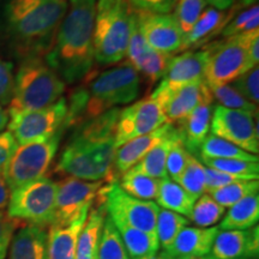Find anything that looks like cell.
I'll return each mask as SVG.
<instances>
[{"label": "cell", "mask_w": 259, "mask_h": 259, "mask_svg": "<svg viewBox=\"0 0 259 259\" xmlns=\"http://www.w3.org/2000/svg\"><path fill=\"white\" fill-rule=\"evenodd\" d=\"M89 210L82 212L66 226H50L48 231V259H76L77 240Z\"/></svg>", "instance_id": "d4e9b609"}, {"label": "cell", "mask_w": 259, "mask_h": 259, "mask_svg": "<svg viewBox=\"0 0 259 259\" xmlns=\"http://www.w3.org/2000/svg\"><path fill=\"white\" fill-rule=\"evenodd\" d=\"M177 184H179L191 196L198 199L206 191L205 166L198 158L190 154L185 169L177 180Z\"/></svg>", "instance_id": "d590c367"}, {"label": "cell", "mask_w": 259, "mask_h": 259, "mask_svg": "<svg viewBox=\"0 0 259 259\" xmlns=\"http://www.w3.org/2000/svg\"><path fill=\"white\" fill-rule=\"evenodd\" d=\"M259 30L244 32L223 41L208 44L209 59L205 66L204 79L209 85L229 84L253 69L248 56V42Z\"/></svg>", "instance_id": "9c48e42d"}, {"label": "cell", "mask_w": 259, "mask_h": 259, "mask_svg": "<svg viewBox=\"0 0 259 259\" xmlns=\"http://www.w3.org/2000/svg\"><path fill=\"white\" fill-rule=\"evenodd\" d=\"M150 96L161 105L167 121L173 124L184 120L204 99L211 96V93L208 84L203 80L187 84L171 93H166L157 87Z\"/></svg>", "instance_id": "e0dca14e"}, {"label": "cell", "mask_w": 259, "mask_h": 259, "mask_svg": "<svg viewBox=\"0 0 259 259\" xmlns=\"http://www.w3.org/2000/svg\"><path fill=\"white\" fill-rule=\"evenodd\" d=\"M205 8V0H177L173 17L184 32V36L193 28Z\"/></svg>", "instance_id": "ab89813d"}, {"label": "cell", "mask_w": 259, "mask_h": 259, "mask_svg": "<svg viewBox=\"0 0 259 259\" xmlns=\"http://www.w3.org/2000/svg\"><path fill=\"white\" fill-rule=\"evenodd\" d=\"M119 179L118 185L128 196L141 200L156 199L161 179L134 173L131 170L126 171Z\"/></svg>", "instance_id": "1f68e13d"}, {"label": "cell", "mask_w": 259, "mask_h": 259, "mask_svg": "<svg viewBox=\"0 0 259 259\" xmlns=\"http://www.w3.org/2000/svg\"><path fill=\"white\" fill-rule=\"evenodd\" d=\"M179 137V128L173 125V127L169 130V132L136 166H134L128 170L134 171V173H139L143 174V176L155 178V179H164V178H168L166 173V160L171 145H173L174 142Z\"/></svg>", "instance_id": "484cf974"}, {"label": "cell", "mask_w": 259, "mask_h": 259, "mask_svg": "<svg viewBox=\"0 0 259 259\" xmlns=\"http://www.w3.org/2000/svg\"><path fill=\"white\" fill-rule=\"evenodd\" d=\"M254 30H259V6L257 4L241 11L236 17H233L221 34L225 38H228Z\"/></svg>", "instance_id": "60d3db41"}, {"label": "cell", "mask_w": 259, "mask_h": 259, "mask_svg": "<svg viewBox=\"0 0 259 259\" xmlns=\"http://www.w3.org/2000/svg\"><path fill=\"white\" fill-rule=\"evenodd\" d=\"M46 54V63L65 84L82 82L93 71L96 0H70V9Z\"/></svg>", "instance_id": "7a4b0ae2"}, {"label": "cell", "mask_w": 259, "mask_h": 259, "mask_svg": "<svg viewBox=\"0 0 259 259\" xmlns=\"http://www.w3.org/2000/svg\"><path fill=\"white\" fill-rule=\"evenodd\" d=\"M103 186V181H87L67 177L58 183L52 226H66L73 222L83 211L92 208L97 193Z\"/></svg>", "instance_id": "5bb4252c"}, {"label": "cell", "mask_w": 259, "mask_h": 259, "mask_svg": "<svg viewBox=\"0 0 259 259\" xmlns=\"http://www.w3.org/2000/svg\"><path fill=\"white\" fill-rule=\"evenodd\" d=\"M136 17L139 31L153 50L169 56L183 50L184 32L173 15L136 10Z\"/></svg>", "instance_id": "9a60e30c"}, {"label": "cell", "mask_w": 259, "mask_h": 259, "mask_svg": "<svg viewBox=\"0 0 259 259\" xmlns=\"http://www.w3.org/2000/svg\"><path fill=\"white\" fill-rule=\"evenodd\" d=\"M233 87L241 94L245 99L257 106L259 101V70L258 66L242 74L233 82Z\"/></svg>", "instance_id": "7bdbcfd3"}, {"label": "cell", "mask_w": 259, "mask_h": 259, "mask_svg": "<svg viewBox=\"0 0 259 259\" xmlns=\"http://www.w3.org/2000/svg\"><path fill=\"white\" fill-rule=\"evenodd\" d=\"M9 124V113L0 106V131H3L5 127H8Z\"/></svg>", "instance_id": "f5cc1de1"}, {"label": "cell", "mask_w": 259, "mask_h": 259, "mask_svg": "<svg viewBox=\"0 0 259 259\" xmlns=\"http://www.w3.org/2000/svg\"><path fill=\"white\" fill-rule=\"evenodd\" d=\"M17 145V142L10 132H0V170L4 171V168Z\"/></svg>", "instance_id": "c3c4849f"}, {"label": "cell", "mask_w": 259, "mask_h": 259, "mask_svg": "<svg viewBox=\"0 0 259 259\" xmlns=\"http://www.w3.org/2000/svg\"><path fill=\"white\" fill-rule=\"evenodd\" d=\"M190 153L184 147L183 141H181V136L174 142L171 145L169 153H168L166 160V173L167 177L170 180L176 181L179 179V177L185 169L187 160H189Z\"/></svg>", "instance_id": "b9f144b4"}, {"label": "cell", "mask_w": 259, "mask_h": 259, "mask_svg": "<svg viewBox=\"0 0 259 259\" xmlns=\"http://www.w3.org/2000/svg\"><path fill=\"white\" fill-rule=\"evenodd\" d=\"M66 115L67 101L60 97L45 108L9 114L8 128L18 145L45 141L64 128Z\"/></svg>", "instance_id": "8fae6325"}, {"label": "cell", "mask_w": 259, "mask_h": 259, "mask_svg": "<svg viewBox=\"0 0 259 259\" xmlns=\"http://www.w3.org/2000/svg\"><path fill=\"white\" fill-rule=\"evenodd\" d=\"M219 231V227L199 228L187 226L181 229L169 247L162 251L169 254L173 259L202 257L210 254Z\"/></svg>", "instance_id": "7402d4cb"}, {"label": "cell", "mask_w": 259, "mask_h": 259, "mask_svg": "<svg viewBox=\"0 0 259 259\" xmlns=\"http://www.w3.org/2000/svg\"><path fill=\"white\" fill-rule=\"evenodd\" d=\"M252 113L216 106L211 115L213 136L226 139L252 155L259 153L258 121Z\"/></svg>", "instance_id": "7c38bea8"}, {"label": "cell", "mask_w": 259, "mask_h": 259, "mask_svg": "<svg viewBox=\"0 0 259 259\" xmlns=\"http://www.w3.org/2000/svg\"><path fill=\"white\" fill-rule=\"evenodd\" d=\"M208 59L209 50L206 46L202 50L185 51L180 56L171 57L158 87L166 93H171L187 84L203 82L205 80L204 73Z\"/></svg>", "instance_id": "2e32d148"}, {"label": "cell", "mask_w": 259, "mask_h": 259, "mask_svg": "<svg viewBox=\"0 0 259 259\" xmlns=\"http://www.w3.org/2000/svg\"><path fill=\"white\" fill-rule=\"evenodd\" d=\"M64 131L65 130L61 128L45 141L17 145L4 168V176L10 191L46 176L59 149Z\"/></svg>", "instance_id": "52a82bcc"}, {"label": "cell", "mask_w": 259, "mask_h": 259, "mask_svg": "<svg viewBox=\"0 0 259 259\" xmlns=\"http://www.w3.org/2000/svg\"><path fill=\"white\" fill-rule=\"evenodd\" d=\"M71 93L65 130L76 127L116 106L135 101L141 90V77L130 63L105 71H92Z\"/></svg>", "instance_id": "3957f363"}, {"label": "cell", "mask_w": 259, "mask_h": 259, "mask_svg": "<svg viewBox=\"0 0 259 259\" xmlns=\"http://www.w3.org/2000/svg\"><path fill=\"white\" fill-rule=\"evenodd\" d=\"M137 11L151 14H169L173 11L177 0H126Z\"/></svg>", "instance_id": "f6af8a7d"}, {"label": "cell", "mask_w": 259, "mask_h": 259, "mask_svg": "<svg viewBox=\"0 0 259 259\" xmlns=\"http://www.w3.org/2000/svg\"><path fill=\"white\" fill-rule=\"evenodd\" d=\"M210 254L216 259H258V226L246 231H219Z\"/></svg>", "instance_id": "d6986e66"}, {"label": "cell", "mask_w": 259, "mask_h": 259, "mask_svg": "<svg viewBox=\"0 0 259 259\" xmlns=\"http://www.w3.org/2000/svg\"><path fill=\"white\" fill-rule=\"evenodd\" d=\"M125 57H127L128 63L137 70V72L143 74L151 84L157 82L163 76L171 59L169 54L161 53L149 46L139 31L137 23L132 29Z\"/></svg>", "instance_id": "ac0fdd59"}, {"label": "cell", "mask_w": 259, "mask_h": 259, "mask_svg": "<svg viewBox=\"0 0 259 259\" xmlns=\"http://www.w3.org/2000/svg\"><path fill=\"white\" fill-rule=\"evenodd\" d=\"M67 9V0H11L6 5L8 28L21 56H46Z\"/></svg>", "instance_id": "277c9868"}, {"label": "cell", "mask_w": 259, "mask_h": 259, "mask_svg": "<svg viewBox=\"0 0 259 259\" xmlns=\"http://www.w3.org/2000/svg\"><path fill=\"white\" fill-rule=\"evenodd\" d=\"M171 127L173 124L166 122L150 134L131 139L116 149L112 169L113 180L115 181L116 178H120V176L136 166L169 132Z\"/></svg>", "instance_id": "44dd1931"}, {"label": "cell", "mask_w": 259, "mask_h": 259, "mask_svg": "<svg viewBox=\"0 0 259 259\" xmlns=\"http://www.w3.org/2000/svg\"><path fill=\"white\" fill-rule=\"evenodd\" d=\"M226 209L212 199L208 193H204L194 203L189 220L199 228L215 227L225 216Z\"/></svg>", "instance_id": "e575fe53"}, {"label": "cell", "mask_w": 259, "mask_h": 259, "mask_svg": "<svg viewBox=\"0 0 259 259\" xmlns=\"http://www.w3.org/2000/svg\"><path fill=\"white\" fill-rule=\"evenodd\" d=\"M136 259H173L169 254H167L164 251H158L157 253L151 255H145V257L136 258Z\"/></svg>", "instance_id": "db71d44e"}, {"label": "cell", "mask_w": 259, "mask_h": 259, "mask_svg": "<svg viewBox=\"0 0 259 259\" xmlns=\"http://www.w3.org/2000/svg\"><path fill=\"white\" fill-rule=\"evenodd\" d=\"M96 259H130L121 236L107 212L97 247Z\"/></svg>", "instance_id": "d6a6232c"}, {"label": "cell", "mask_w": 259, "mask_h": 259, "mask_svg": "<svg viewBox=\"0 0 259 259\" xmlns=\"http://www.w3.org/2000/svg\"><path fill=\"white\" fill-rule=\"evenodd\" d=\"M57 191L58 183L46 177L18 187L11 191L6 213L25 225L50 227L54 220Z\"/></svg>", "instance_id": "ba28073f"}, {"label": "cell", "mask_w": 259, "mask_h": 259, "mask_svg": "<svg viewBox=\"0 0 259 259\" xmlns=\"http://www.w3.org/2000/svg\"><path fill=\"white\" fill-rule=\"evenodd\" d=\"M255 2H257V0H240V3H239V4H240L241 6H252V5H254L255 4Z\"/></svg>", "instance_id": "11a10c76"}, {"label": "cell", "mask_w": 259, "mask_h": 259, "mask_svg": "<svg viewBox=\"0 0 259 259\" xmlns=\"http://www.w3.org/2000/svg\"><path fill=\"white\" fill-rule=\"evenodd\" d=\"M259 190L258 180H241L236 183L229 184L218 189L209 194L212 197L215 202H218L223 208H231L235 203L240 202L246 197L257 194Z\"/></svg>", "instance_id": "8d00e7d4"}, {"label": "cell", "mask_w": 259, "mask_h": 259, "mask_svg": "<svg viewBox=\"0 0 259 259\" xmlns=\"http://www.w3.org/2000/svg\"><path fill=\"white\" fill-rule=\"evenodd\" d=\"M234 158V160L259 162L257 155H252L235 144L218 137L209 135L200 145L197 158Z\"/></svg>", "instance_id": "4dcf8cb0"}, {"label": "cell", "mask_w": 259, "mask_h": 259, "mask_svg": "<svg viewBox=\"0 0 259 259\" xmlns=\"http://www.w3.org/2000/svg\"><path fill=\"white\" fill-rule=\"evenodd\" d=\"M66 84L41 57L24 58L15 77L9 114L45 108L63 96Z\"/></svg>", "instance_id": "8992f818"}, {"label": "cell", "mask_w": 259, "mask_h": 259, "mask_svg": "<svg viewBox=\"0 0 259 259\" xmlns=\"http://www.w3.org/2000/svg\"><path fill=\"white\" fill-rule=\"evenodd\" d=\"M97 196L101 197V204L112 220H120L139 231L156 234V220L160 209L156 203L128 196L116 181L102 186Z\"/></svg>", "instance_id": "30bf717a"}, {"label": "cell", "mask_w": 259, "mask_h": 259, "mask_svg": "<svg viewBox=\"0 0 259 259\" xmlns=\"http://www.w3.org/2000/svg\"><path fill=\"white\" fill-rule=\"evenodd\" d=\"M259 221V197H246L229 208L220 221V231H246L253 228Z\"/></svg>", "instance_id": "83f0119b"}, {"label": "cell", "mask_w": 259, "mask_h": 259, "mask_svg": "<svg viewBox=\"0 0 259 259\" xmlns=\"http://www.w3.org/2000/svg\"><path fill=\"white\" fill-rule=\"evenodd\" d=\"M212 96L206 97L184 120L179 122V132L185 149L194 157L209 134L212 115Z\"/></svg>", "instance_id": "603a6c76"}, {"label": "cell", "mask_w": 259, "mask_h": 259, "mask_svg": "<svg viewBox=\"0 0 259 259\" xmlns=\"http://www.w3.org/2000/svg\"><path fill=\"white\" fill-rule=\"evenodd\" d=\"M210 93L212 99L219 101L220 105L229 109H239L245 111L252 114H257V106L245 99L240 93L233 85L229 84H216V85H209Z\"/></svg>", "instance_id": "f35d334b"}, {"label": "cell", "mask_w": 259, "mask_h": 259, "mask_svg": "<svg viewBox=\"0 0 259 259\" xmlns=\"http://www.w3.org/2000/svg\"><path fill=\"white\" fill-rule=\"evenodd\" d=\"M47 227L24 225L14 233L6 259H48Z\"/></svg>", "instance_id": "cb8c5ba5"}, {"label": "cell", "mask_w": 259, "mask_h": 259, "mask_svg": "<svg viewBox=\"0 0 259 259\" xmlns=\"http://www.w3.org/2000/svg\"><path fill=\"white\" fill-rule=\"evenodd\" d=\"M16 227H17V221L9 218L8 213L4 211H0V259H6Z\"/></svg>", "instance_id": "bcb514c9"}, {"label": "cell", "mask_w": 259, "mask_h": 259, "mask_svg": "<svg viewBox=\"0 0 259 259\" xmlns=\"http://www.w3.org/2000/svg\"><path fill=\"white\" fill-rule=\"evenodd\" d=\"M119 113L120 109L116 107L76 126L58 161V173L80 180L113 183Z\"/></svg>", "instance_id": "6da1fadb"}, {"label": "cell", "mask_w": 259, "mask_h": 259, "mask_svg": "<svg viewBox=\"0 0 259 259\" xmlns=\"http://www.w3.org/2000/svg\"><path fill=\"white\" fill-rule=\"evenodd\" d=\"M248 56H250V59L252 64L254 66H258L259 61V32L252 36V38L248 42Z\"/></svg>", "instance_id": "f907efd6"}, {"label": "cell", "mask_w": 259, "mask_h": 259, "mask_svg": "<svg viewBox=\"0 0 259 259\" xmlns=\"http://www.w3.org/2000/svg\"><path fill=\"white\" fill-rule=\"evenodd\" d=\"M190 225V220L185 216L166 209H158L156 220V236L160 248L166 250L174 241L176 236Z\"/></svg>", "instance_id": "836d02e7"}, {"label": "cell", "mask_w": 259, "mask_h": 259, "mask_svg": "<svg viewBox=\"0 0 259 259\" xmlns=\"http://www.w3.org/2000/svg\"><path fill=\"white\" fill-rule=\"evenodd\" d=\"M181 259H216V258H213L211 254H206V255H202V257H191V258H181Z\"/></svg>", "instance_id": "9f6ffc18"}, {"label": "cell", "mask_w": 259, "mask_h": 259, "mask_svg": "<svg viewBox=\"0 0 259 259\" xmlns=\"http://www.w3.org/2000/svg\"><path fill=\"white\" fill-rule=\"evenodd\" d=\"M167 122L160 103L151 96L135 102L119 113L115 130V147L118 149L131 139L148 135Z\"/></svg>", "instance_id": "4fadbf2b"}, {"label": "cell", "mask_w": 259, "mask_h": 259, "mask_svg": "<svg viewBox=\"0 0 259 259\" xmlns=\"http://www.w3.org/2000/svg\"><path fill=\"white\" fill-rule=\"evenodd\" d=\"M14 65L0 60V106H9L14 96Z\"/></svg>", "instance_id": "ee69618b"}, {"label": "cell", "mask_w": 259, "mask_h": 259, "mask_svg": "<svg viewBox=\"0 0 259 259\" xmlns=\"http://www.w3.org/2000/svg\"><path fill=\"white\" fill-rule=\"evenodd\" d=\"M136 21V10L126 0L96 3L93 44L97 64H115L124 59Z\"/></svg>", "instance_id": "5b68a950"}, {"label": "cell", "mask_w": 259, "mask_h": 259, "mask_svg": "<svg viewBox=\"0 0 259 259\" xmlns=\"http://www.w3.org/2000/svg\"><path fill=\"white\" fill-rule=\"evenodd\" d=\"M205 176H206V191L205 192H212V191L221 189L223 186L229 185V184L236 183V181L246 180L244 178L232 176V174L220 171L212 168L205 167Z\"/></svg>", "instance_id": "7dc6e473"}, {"label": "cell", "mask_w": 259, "mask_h": 259, "mask_svg": "<svg viewBox=\"0 0 259 259\" xmlns=\"http://www.w3.org/2000/svg\"><path fill=\"white\" fill-rule=\"evenodd\" d=\"M199 160L205 167L244 178L246 180H258L259 178L258 162L234 160V158H199Z\"/></svg>", "instance_id": "74e56055"}, {"label": "cell", "mask_w": 259, "mask_h": 259, "mask_svg": "<svg viewBox=\"0 0 259 259\" xmlns=\"http://www.w3.org/2000/svg\"><path fill=\"white\" fill-rule=\"evenodd\" d=\"M10 194H11V191H10L8 183H6L4 171L0 170V211H3V209L8 206Z\"/></svg>", "instance_id": "681fc988"}, {"label": "cell", "mask_w": 259, "mask_h": 259, "mask_svg": "<svg viewBox=\"0 0 259 259\" xmlns=\"http://www.w3.org/2000/svg\"><path fill=\"white\" fill-rule=\"evenodd\" d=\"M105 219L106 210L101 203L97 208L90 210L77 240L76 259H96Z\"/></svg>", "instance_id": "4316f807"}, {"label": "cell", "mask_w": 259, "mask_h": 259, "mask_svg": "<svg viewBox=\"0 0 259 259\" xmlns=\"http://www.w3.org/2000/svg\"><path fill=\"white\" fill-rule=\"evenodd\" d=\"M112 221L118 229L128 257L131 259L151 255L160 251V244L156 234L139 231L134 227L127 226L120 220H112Z\"/></svg>", "instance_id": "f1b7e54d"}, {"label": "cell", "mask_w": 259, "mask_h": 259, "mask_svg": "<svg viewBox=\"0 0 259 259\" xmlns=\"http://www.w3.org/2000/svg\"><path fill=\"white\" fill-rule=\"evenodd\" d=\"M205 2L211 5V8L218 9L220 11H226L232 8L235 0H205Z\"/></svg>", "instance_id": "816d5d0a"}, {"label": "cell", "mask_w": 259, "mask_h": 259, "mask_svg": "<svg viewBox=\"0 0 259 259\" xmlns=\"http://www.w3.org/2000/svg\"><path fill=\"white\" fill-rule=\"evenodd\" d=\"M239 8H241V5L238 3V8L232 6L226 11H220L211 6L204 9L193 28L184 36L181 52L194 51L199 47L206 46L210 41L221 34L226 25L234 17L236 10Z\"/></svg>", "instance_id": "ffe728a7"}, {"label": "cell", "mask_w": 259, "mask_h": 259, "mask_svg": "<svg viewBox=\"0 0 259 259\" xmlns=\"http://www.w3.org/2000/svg\"><path fill=\"white\" fill-rule=\"evenodd\" d=\"M156 200L162 209L170 210L189 219L197 199L176 181L164 178L160 180Z\"/></svg>", "instance_id": "f546056e"}]
</instances>
